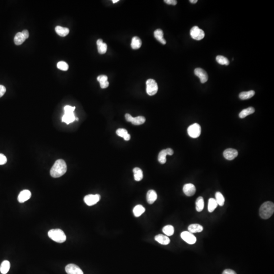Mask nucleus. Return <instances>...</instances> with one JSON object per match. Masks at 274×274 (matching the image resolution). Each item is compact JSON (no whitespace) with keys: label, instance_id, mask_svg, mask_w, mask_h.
<instances>
[{"label":"nucleus","instance_id":"obj_2","mask_svg":"<svg viewBox=\"0 0 274 274\" xmlns=\"http://www.w3.org/2000/svg\"><path fill=\"white\" fill-rule=\"evenodd\" d=\"M274 212V204L271 201H266L261 206L260 215L262 219H267L270 218Z\"/></svg>","mask_w":274,"mask_h":274},{"label":"nucleus","instance_id":"obj_22","mask_svg":"<svg viewBox=\"0 0 274 274\" xmlns=\"http://www.w3.org/2000/svg\"><path fill=\"white\" fill-rule=\"evenodd\" d=\"M134 179L136 181H140L143 178V171L139 168H135L133 169Z\"/></svg>","mask_w":274,"mask_h":274},{"label":"nucleus","instance_id":"obj_38","mask_svg":"<svg viewBox=\"0 0 274 274\" xmlns=\"http://www.w3.org/2000/svg\"><path fill=\"white\" fill-rule=\"evenodd\" d=\"M7 158L3 154L0 153V165H3L7 163Z\"/></svg>","mask_w":274,"mask_h":274},{"label":"nucleus","instance_id":"obj_45","mask_svg":"<svg viewBox=\"0 0 274 274\" xmlns=\"http://www.w3.org/2000/svg\"><path fill=\"white\" fill-rule=\"evenodd\" d=\"M167 152H168V154L169 155H172L174 153V151L171 148H167Z\"/></svg>","mask_w":274,"mask_h":274},{"label":"nucleus","instance_id":"obj_12","mask_svg":"<svg viewBox=\"0 0 274 274\" xmlns=\"http://www.w3.org/2000/svg\"><path fill=\"white\" fill-rule=\"evenodd\" d=\"M76 117L74 111H65V114L62 117V121L66 123L67 125L72 123L75 121Z\"/></svg>","mask_w":274,"mask_h":274},{"label":"nucleus","instance_id":"obj_8","mask_svg":"<svg viewBox=\"0 0 274 274\" xmlns=\"http://www.w3.org/2000/svg\"><path fill=\"white\" fill-rule=\"evenodd\" d=\"M181 237L183 240L189 244L192 245L196 242V237L190 232H187V231L183 232L181 234Z\"/></svg>","mask_w":274,"mask_h":274},{"label":"nucleus","instance_id":"obj_25","mask_svg":"<svg viewBox=\"0 0 274 274\" xmlns=\"http://www.w3.org/2000/svg\"><path fill=\"white\" fill-rule=\"evenodd\" d=\"M26 40L25 38L24 37L21 32H19L16 34L14 38L15 44L16 45H20L23 44V43Z\"/></svg>","mask_w":274,"mask_h":274},{"label":"nucleus","instance_id":"obj_46","mask_svg":"<svg viewBox=\"0 0 274 274\" xmlns=\"http://www.w3.org/2000/svg\"><path fill=\"white\" fill-rule=\"evenodd\" d=\"M102 43H103V41L102 39H99V40H97V44L98 46H99V45H101Z\"/></svg>","mask_w":274,"mask_h":274},{"label":"nucleus","instance_id":"obj_29","mask_svg":"<svg viewBox=\"0 0 274 274\" xmlns=\"http://www.w3.org/2000/svg\"><path fill=\"white\" fill-rule=\"evenodd\" d=\"M168 154V152H167V149H164L159 152L158 156V162L162 164H164L166 163L167 159H166V156Z\"/></svg>","mask_w":274,"mask_h":274},{"label":"nucleus","instance_id":"obj_31","mask_svg":"<svg viewBox=\"0 0 274 274\" xmlns=\"http://www.w3.org/2000/svg\"><path fill=\"white\" fill-rule=\"evenodd\" d=\"M146 119L144 117L142 116H139L136 117H133L131 123L132 125H135V126H139V125H142L145 122Z\"/></svg>","mask_w":274,"mask_h":274},{"label":"nucleus","instance_id":"obj_7","mask_svg":"<svg viewBox=\"0 0 274 274\" xmlns=\"http://www.w3.org/2000/svg\"><path fill=\"white\" fill-rule=\"evenodd\" d=\"M101 199V196L97 195H89L85 196L84 198V201L85 204L89 206L94 205L97 204Z\"/></svg>","mask_w":274,"mask_h":274},{"label":"nucleus","instance_id":"obj_17","mask_svg":"<svg viewBox=\"0 0 274 274\" xmlns=\"http://www.w3.org/2000/svg\"><path fill=\"white\" fill-rule=\"evenodd\" d=\"M154 36L156 40L159 41L160 43L163 45L166 44V41L164 38V33L162 30L158 29L155 30L154 32Z\"/></svg>","mask_w":274,"mask_h":274},{"label":"nucleus","instance_id":"obj_18","mask_svg":"<svg viewBox=\"0 0 274 274\" xmlns=\"http://www.w3.org/2000/svg\"><path fill=\"white\" fill-rule=\"evenodd\" d=\"M203 229L202 225L196 223L191 224L188 228V231L192 234L200 233L203 231Z\"/></svg>","mask_w":274,"mask_h":274},{"label":"nucleus","instance_id":"obj_20","mask_svg":"<svg viewBox=\"0 0 274 274\" xmlns=\"http://www.w3.org/2000/svg\"><path fill=\"white\" fill-rule=\"evenodd\" d=\"M55 30L57 35L61 37H65L67 36L69 33V29L68 28H64L61 26L56 27Z\"/></svg>","mask_w":274,"mask_h":274},{"label":"nucleus","instance_id":"obj_33","mask_svg":"<svg viewBox=\"0 0 274 274\" xmlns=\"http://www.w3.org/2000/svg\"><path fill=\"white\" fill-rule=\"evenodd\" d=\"M163 232L167 236H172L174 233V228L172 225H166L163 228Z\"/></svg>","mask_w":274,"mask_h":274},{"label":"nucleus","instance_id":"obj_14","mask_svg":"<svg viewBox=\"0 0 274 274\" xmlns=\"http://www.w3.org/2000/svg\"><path fill=\"white\" fill-rule=\"evenodd\" d=\"M32 194L30 191L25 190L21 191L18 196V201L20 203H24L29 200L31 197Z\"/></svg>","mask_w":274,"mask_h":274},{"label":"nucleus","instance_id":"obj_5","mask_svg":"<svg viewBox=\"0 0 274 274\" xmlns=\"http://www.w3.org/2000/svg\"><path fill=\"white\" fill-rule=\"evenodd\" d=\"M187 132L189 136L191 138H198L201 133V126L198 123H194L188 127Z\"/></svg>","mask_w":274,"mask_h":274},{"label":"nucleus","instance_id":"obj_34","mask_svg":"<svg viewBox=\"0 0 274 274\" xmlns=\"http://www.w3.org/2000/svg\"><path fill=\"white\" fill-rule=\"evenodd\" d=\"M216 61L218 64L222 65H229V62L228 60V58L227 57H224L223 56H218L216 58Z\"/></svg>","mask_w":274,"mask_h":274},{"label":"nucleus","instance_id":"obj_28","mask_svg":"<svg viewBox=\"0 0 274 274\" xmlns=\"http://www.w3.org/2000/svg\"><path fill=\"white\" fill-rule=\"evenodd\" d=\"M196 206L197 212H201V211H203L204 208V201L203 197L199 196L197 197L196 202Z\"/></svg>","mask_w":274,"mask_h":274},{"label":"nucleus","instance_id":"obj_32","mask_svg":"<svg viewBox=\"0 0 274 274\" xmlns=\"http://www.w3.org/2000/svg\"><path fill=\"white\" fill-rule=\"evenodd\" d=\"M215 200H216L218 205H219L220 206H223L224 205L225 199L221 192H218V191L216 192V193H215Z\"/></svg>","mask_w":274,"mask_h":274},{"label":"nucleus","instance_id":"obj_37","mask_svg":"<svg viewBox=\"0 0 274 274\" xmlns=\"http://www.w3.org/2000/svg\"><path fill=\"white\" fill-rule=\"evenodd\" d=\"M97 80L101 83V82H104V81H108V77L106 75H101L99 76L97 78Z\"/></svg>","mask_w":274,"mask_h":274},{"label":"nucleus","instance_id":"obj_19","mask_svg":"<svg viewBox=\"0 0 274 274\" xmlns=\"http://www.w3.org/2000/svg\"><path fill=\"white\" fill-rule=\"evenodd\" d=\"M116 134L119 137L123 138L126 141H129L131 139V135L128 134L127 130L125 129H118L116 131Z\"/></svg>","mask_w":274,"mask_h":274},{"label":"nucleus","instance_id":"obj_39","mask_svg":"<svg viewBox=\"0 0 274 274\" xmlns=\"http://www.w3.org/2000/svg\"><path fill=\"white\" fill-rule=\"evenodd\" d=\"M6 91V89L5 86L2 85H0V98L3 97Z\"/></svg>","mask_w":274,"mask_h":274},{"label":"nucleus","instance_id":"obj_16","mask_svg":"<svg viewBox=\"0 0 274 274\" xmlns=\"http://www.w3.org/2000/svg\"><path fill=\"white\" fill-rule=\"evenodd\" d=\"M155 241L159 243L160 244L164 245H168L170 243V240L168 236L159 234L156 235L155 237Z\"/></svg>","mask_w":274,"mask_h":274},{"label":"nucleus","instance_id":"obj_13","mask_svg":"<svg viewBox=\"0 0 274 274\" xmlns=\"http://www.w3.org/2000/svg\"><path fill=\"white\" fill-rule=\"evenodd\" d=\"M238 155L237 150L233 148H228L223 152V156L228 160H233Z\"/></svg>","mask_w":274,"mask_h":274},{"label":"nucleus","instance_id":"obj_15","mask_svg":"<svg viewBox=\"0 0 274 274\" xmlns=\"http://www.w3.org/2000/svg\"><path fill=\"white\" fill-rule=\"evenodd\" d=\"M158 198V195L154 190H149L147 192L146 199L148 203L149 204H153Z\"/></svg>","mask_w":274,"mask_h":274},{"label":"nucleus","instance_id":"obj_48","mask_svg":"<svg viewBox=\"0 0 274 274\" xmlns=\"http://www.w3.org/2000/svg\"><path fill=\"white\" fill-rule=\"evenodd\" d=\"M118 1H119L118 0H113L112 2L113 3H116L117 2H118Z\"/></svg>","mask_w":274,"mask_h":274},{"label":"nucleus","instance_id":"obj_44","mask_svg":"<svg viewBox=\"0 0 274 274\" xmlns=\"http://www.w3.org/2000/svg\"><path fill=\"white\" fill-rule=\"evenodd\" d=\"M22 34H23V35H24V37L25 38V39H27L29 37V33L28 32V30H23L22 31Z\"/></svg>","mask_w":274,"mask_h":274},{"label":"nucleus","instance_id":"obj_24","mask_svg":"<svg viewBox=\"0 0 274 274\" xmlns=\"http://www.w3.org/2000/svg\"><path fill=\"white\" fill-rule=\"evenodd\" d=\"M142 41L138 37H134L132 40L131 47L133 49H138L141 47Z\"/></svg>","mask_w":274,"mask_h":274},{"label":"nucleus","instance_id":"obj_21","mask_svg":"<svg viewBox=\"0 0 274 274\" xmlns=\"http://www.w3.org/2000/svg\"><path fill=\"white\" fill-rule=\"evenodd\" d=\"M255 94V91L254 90H250L248 91H243L239 94V98L242 100L249 99L253 97Z\"/></svg>","mask_w":274,"mask_h":274},{"label":"nucleus","instance_id":"obj_23","mask_svg":"<svg viewBox=\"0 0 274 274\" xmlns=\"http://www.w3.org/2000/svg\"><path fill=\"white\" fill-rule=\"evenodd\" d=\"M10 263L8 261H4L2 262L0 266V271L2 274H6L9 271Z\"/></svg>","mask_w":274,"mask_h":274},{"label":"nucleus","instance_id":"obj_26","mask_svg":"<svg viewBox=\"0 0 274 274\" xmlns=\"http://www.w3.org/2000/svg\"><path fill=\"white\" fill-rule=\"evenodd\" d=\"M145 211V209L143 206L141 205L136 206L133 209V213L135 217H138L143 214Z\"/></svg>","mask_w":274,"mask_h":274},{"label":"nucleus","instance_id":"obj_3","mask_svg":"<svg viewBox=\"0 0 274 274\" xmlns=\"http://www.w3.org/2000/svg\"><path fill=\"white\" fill-rule=\"evenodd\" d=\"M48 237L56 242L62 243L66 240V236L62 230L60 229H52L48 233Z\"/></svg>","mask_w":274,"mask_h":274},{"label":"nucleus","instance_id":"obj_6","mask_svg":"<svg viewBox=\"0 0 274 274\" xmlns=\"http://www.w3.org/2000/svg\"><path fill=\"white\" fill-rule=\"evenodd\" d=\"M190 34L191 38L194 40H201L205 37L204 30L197 26H194L191 28L190 31Z\"/></svg>","mask_w":274,"mask_h":274},{"label":"nucleus","instance_id":"obj_43","mask_svg":"<svg viewBox=\"0 0 274 274\" xmlns=\"http://www.w3.org/2000/svg\"><path fill=\"white\" fill-rule=\"evenodd\" d=\"M125 117H126V120L127 121L131 122L132 119H133V117H132L131 114H128V113L126 114V115H125Z\"/></svg>","mask_w":274,"mask_h":274},{"label":"nucleus","instance_id":"obj_10","mask_svg":"<svg viewBox=\"0 0 274 274\" xmlns=\"http://www.w3.org/2000/svg\"><path fill=\"white\" fill-rule=\"evenodd\" d=\"M195 74L200 78L201 83H205L208 81V75L205 71L201 68H196L194 71Z\"/></svg>","mask_w":274,"mask_h":274},{"label":"nucleus","instance_id":"obj_40","mask_svg":"<svg viewBox=\"0 0 274 274\" xmlns=\"http://www.w3.org/2000/svg\"><path fill=\"white\" fill-rule=\"evenodd\" d=\"M164 2L169 5H176L177 4V1L176 0H164Z\"/></svg>","mask_w":274,"mask_h":274},{"label":"nucleus","instance_id":"obj_27","mask_svg":"<svg viewBox=\"0 0 274 274\" xmlns=\"http://www.w3.org/2000/svg\"><path fill=\"white\" fill-rule=\"evenodd\" d=\"M254 112H255V109H254V108L250 107L248 108L243 110L240 113L239 117L241 118H245V117L247 116L248 115L253 114V113H254Z\"/></svg>","mask_w":274,"mask_h":274},{"label":"nucleus","instance_id":"obj_42","mask_svg":"<svg viewBox=\"0 0 274 274\" xmlns=\"http://www.w3.org/2000/svg\"><path fill=\"white\" fill-rule=\"evenodd\" d=\"M222 274H237V273L231 269H226L223 271Z\"/></svg>","mask_w":274,"mask_h":274},{"label":"nucleus","instance_id":"obj_9","mask_svg":"<svg viewBox=\"0 0 274 274\" xmlns=\"http://www.w3.org/2000/svg\"><path fill=\"white\" fill-rule=\"evenodd\" d=\"M65 270L68 274H84L80 268L74 264H69L65 267Z\"/></svg>","mask_w":274,"mask_h":274},{"label":"nucleus","instance_id":"obj_41","mask_svg":"<svg viewBox=\"0 0 274 274\" xmlns=\"http://www.w3.org/2000/svg\"><path fill=\"white\" fill-rule=\"evenodd\" d=\"M99 84H100V86L102 89H106L109 85V83L108 81H106L99 83Z\"/></svg>","mask_w":274,"mask_h":274},{"label":"nucleus","instance_id":"obj_36","mask_svg":"<svg viewBox=\"0 0 274 274\" xmlns=\"http://www.w3.org/2000/svg\"><path fill=\"white\" fill-rule=\"evenodd\" d=\"M98 50L99 54H105L107 50V45L103 42L101 45L98 46Z\"/></svg>","mask_w":274,"mask_h":274},{"label":"nucleus","instance_id":"obj_11","mask_svg":"<svg viewBox=\"0 0 274 274\" xmlns=\"http://www.w3.org/2000/svg\"><path fill=\"white\" fill-rule=\"evenodd\" d=\"M183 191L187 196H191L195 195L196 192V188L193 184L187 183L184 185Z\"/></svg>","mask_w":274,"mask_h":274},{"label":"nucleus","instance_id":"obj_47","mask_svg":"<svg viewBox=\"0 0 274 274\" xmlns=\"http://www.w3.org/2000/svg\"><path fill=\"white\" fill-rule=\"evenodd\" d=\"M190 2L192 4H196L197 2V0H190Z\"/></svg>","mask_w":274,"mask_h":274},{"label":"nucleus","instance_id":"obj_1","mask_svg":"<svg viewBox=\"0 0 274 274\" xmlns=\"http://www.w3.org/2000/svg\"><path fill=\"white\" fill-rule=\"evenodd\" d=\"M67 171L66 163L62 159L56 160L51 169V175L53 178L60 177Z\"/></svg>","mask_w":274,"mask_h":274},{"label":"nucleus","instance_id":"obj_30","mask_svg":"<svg viewBox=\"0 0 274 274\" xmlns=\"http://www.w3.org/2000/svg\"><path fill=\"white\" fill-rule=\"evenodd\" d=\"M218 204L216 202L215 199L213 198H210L209 200V203H208V211L210 212H213L215 209L217 207Z\"/></svg>","mask_w":274,"mask_h":274},{"label":"nucleus","instance_id":"obj_4","mask_svg":"<svg viewBox=\"0 0 274 274\" xmlns=\"http://www.w3.org/2000/svg\"><path fill=\"white\" fill-rule=\"evenodd\" d=\"M158 91V85L156 81L152 79H149L146 81V91L149 95H155Z\"/></svg>","mask_w":274,"mask_h":274},{"label":"nucleus","instance_id":"obj_35","mask_svg":"<svg viewBox=\"0 0 274 274\" xmlns=\"http://www.w3.org/2000/svg\"><path fill=\"white\" fill-rule=\"evenodd\" d=\"M57 67L58 69H60L61 70L64 71L68 70V69H69V66H68V64L65 62H63V61H61L57 63Z\"/></svg>","mask_w":274,"mask_h":274}]
</instances>
